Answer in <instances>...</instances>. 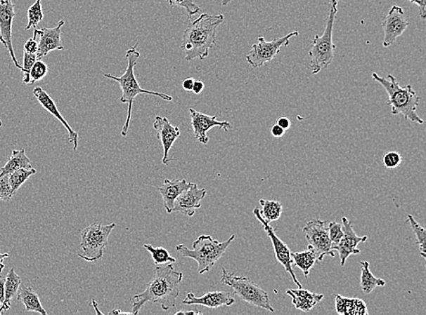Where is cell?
Instances as JSON below:
<instances>
[{
	"instance_id": "cell-1",
	"label": "cell",
	"mask_w": 426,
	"mask_h": 315,
	"mask_svg": "<svg viewBox=\"0 0 426 315\" xmlns=\"http://www.w3.org/2000/svg\"><path fill=\"white\" fill-rule=\"evenodd\" d=\"M182 281L183 274L177 272L172 264L155 267V276L145 291L131 298L133 314H138L147 302L160 304L164 311L176 307Z\"/></svg>"
},
{
	"instance_id": "cell-2",
	"label": "cell",
	"mask_w": 426,
	"mask_h": 315,
	"mask_svg": "<svg viewBox=\"0 0 426 315\" xmlns=\"http://www.w3.org/2000/svg\"><path fill=\"white\" fill-rule=\"evenodd\" d=\"M224 15L201 14L189 25L183 34L181 49L186 53L185 60H205L209 51L217 44V29L224 22Z\"/></svg>"
},
{
	"instance_id": "cell-3",
	"label": "cell",
	"mask_w": 426,
	"mask_h": 315,
	"mask_svg": "<svg viewBox=\"0 0 426 315\" xmlns=\"http://www.w3.org/2000/svg\"><path fill=\"white\" fill-rule=\"evenodd\" d=\"M138 45V43H136L133 48H129V51H127L126 58L127 60V67L126 72L124 73L122 76H115L110 75V74H103V76L107 77V79L114 80V81L118 83V85L120 86L121 91H122L120 102L121 103L129 105L126 123L125 125H124L122 131H121V135H122L123 137H127V132H129L130 121H131L134 100H135L136 95L146 94L160 98L162 100L166 101L173 100V98L171 97V95L164 94V93L147 91V89L142 88L141 86H140L135 76V67L140 58V52L136 49Z\"/></svg>"
},
{
	"instance_id": "cell-4",
	"label": "cell",
	"mask_w": 426,
	"mask_h": 315,
	"mask_svg": "<svg viewBox=\"0 0 426 315\" xmlns=\"http://www.w3.org/2000/svg\"><path fill=\"white\" fill-rule=\"evenodd\" d=\"M373 79L378 82L385 89L388 95L387 105L391 107L392 115H402L404 119L413 123L422 125L424 120L416 113L420 98L413 91L412 86H401L393 75L387 79L382 77L377 73L372 74Z\"/></svg>"
},
{
	"instance_id": "cell-5",
	"label": "cell",
	"mask_w": 426,
	"mask_h": 315,
	"mask_svg": "<svg viewBox=\"0 0 426 315\" xmlns=\"http://www.w3.org/2000/svg\"><path fill=\"white\" fill-rule=\"evenodd\" d=\"M235 239V236L232 234L225 242H219L213 239L209 234H202L193 243L192 249L185 245L176 246V249L183 257L191 258L197 262L198 273L203 274L212 269Z\"/></svg>"
},
{
	"instance_id": "cell-6",
	"label": "cell",
	"mask_w": 426,
	"mask_h": 315,
	"mask_svg": "<svg viewBox=\"0 0 426 315\" xmlns=\"http://www.w3.org/2000/svg\"><path fill=\"white\" fill-rule=\"evenodd\" d=\"M340 0H329L328 17L322 36L316 35L309 51L310 67L313 75L330 66L335 57V46L333 43V29L337 14L338 2Z\"/></svg>"
},
{
	"instance_id": "cell-7",
	"label": "cell",
	"mask_w": 426,
	"mask_h": 315,
	"mask_svg": "<svg viewBox=\"0 0 426 315\" xmlns=\"http://www.w3.org/2000/svg\"><path fill=\"white\" fill-rule=\"evenodd\" d=\"M221 283L230 287L243 301L251 305L273 313L275 309L270 304L269 293L254 283L250 278L238 276L235 274L229 273L225 268H222Z\"/></svg>"
},
{
	"instance_id": "cell-8",
	"label": "cell",
	"mask_w": 426,
	"mask_h": 315,
	"mask_svg": "<svg viewBox=\"0 0 426 315\" xmlns=\"http://www.w3.org/2000/svg\"><path fill=\"white\" fill-rule=\"evenodd\" d=\"M116 224L94 223L81 231L79 257L89 262L101 260L108 246V239Z\"/></svg>"
},
{
	"instance_id": "cell-9",
	"label": "cell",
	"mask_w": 426,
	"mask_h": 315,
	"mask_svg": "<svg viewBox=\"0 0 426 315\" xmlns=\"http://www.w3.org/2000/svg\"><path fill=\"white\" fill-rule=\"evenodd\" d=\"M298 35H299L298 31H293V32L289 33L282 38L273 39L272 41H266L264 36H258L257 44L252 46L251 51L245 55L247 63L253 69L265 66L278 55L283 46H288L290 43V39Z\"/></svg>"
},
{
	"instance_id": "cell-10",
	"label": "cell",
	"mask_w": 426,
	"mask_h": 315,
	"mask_svg": "<svg viewBox=\"0 0 426 315\" xmlns=\"http://www.w3.org/2000/svg\"><path fill=\"white\" fill-rule=\"evenodd\" d=\"M328 224V221L313 219L307 222L303 227L304 236L309 242V248L315 252L317 261L319 262H322L325 256H335V251L329 237Z\"/></svg>"
},
{
	"instance_id": "cell-11",
	"label": "cell",
	"mask_w": 426,
	"mask_h": 315,
	"mask_svg": "<svg viewBox=\"0 0 426 315\" xmlns=\"http://www.w3.org/2000/svg\"><path fill=\"white\" fill-rule=\"evenodd\" d=\"M253 214L256 216L257 220L260 222L261 224L263 225L264 230H265L267 236H269V239H271L276 258L278 259L280 264L285 267V271L290 274L292 279H293L294 283L297 285L298 288H302V285L299 283V281L297 279V276H295L293 269V260H292L291 258L290 249H289L288 246L276 236V230L273 229L269 222H267L266 219L263 217L262 215H261V210L259 208H254Z\"/></svg>"
},
{
	"instance_id": "cell-12",
	"label": "cell",
	"mask_w": 426,
	"mask_h": 315,
	"mask_svg": "<svg viewBox=\"0 0 426 315\" xmlns=\"http://www.w3.org/2000/svg\"><path fill=\"white\" fill-rule=\"evenodd\" d=\"M65 25V20H61L57 25V27L52 29H37L34 27L33 36L37 39V60H42L46 55L54 51H63L64 46L62 44L61 40V29Z\"/></svg>"
},
{
	"instance_id": "cell-13",
	"label": "cell",
	"mask_w": 426,
	"mask_h": 315,
	"mask_svg": "<svg viewBox=\"0 0 426 315\" xmlns=\"http://www.w3.org/2000/svg\"><path fill=\"white\" fill-rule=\"evenodd\" d=\"M409 25L408 21L406 20L404 9L394 5L382 21V27L385 32L382 46L388 48V46L394 45L396 39L403 35Z\"/></svg>"
},
{
	"instance_id": "cell-14",
	"label": "cell",
	"mask_w": 426,
	"mask_h": 315,
	"mask_svg": "<svg viewBox=\"0 0 426 315\" xmlns=\"http://www.w3.org/2000/svg\"><path fill=\"white\" fill-rule=\"evenodd\" d=\"M189 114L191 116V126L194 130V137L197 139L199 143L207 145L209 141V138L207 137V133L211 128H222L225 131H228L233 128L232 123L228 121H217V116H208L206 114L198 112L194 108H189Z\"/></svg>"
},
{
	"instance_id": "cell-15",
	"label": "cell",
	"mask_w": 426,
	"mask_h": 315,
	"mask_svg": "<svg viewBox=\"0 0 426 315\" xmlns=\"http://www.w3.org/2000/svg\"><path fill=\"white\" fill-rule=\"evenodd\" d=\"M342 228L344 231L343 239L335 246V251L339 253L340 265L344 267L350 255H359L361 250L357 248L360 243H366L368 236H359L354 230L353 224L347 217H342Z\"/></svg>"
},
{
	"instance_id": "cell-16",
	"label": "cell",
	"mask_w": 426,
	"mask_h": 315,
	"mask_svg": "<svg viewBox=\"0 0 426 315\" xmlns=\"http://www.w3.org/2000/svg\"><path fill=\"white\" fill-rule=\"evenodd\" d=\"M15 4L12 0H8L4 5H0V42L7 49L17 69L22 70V67L15 58L13 44H12V24H13L15 12Z\"/></svg>"
},
{
	"instance_id": "cell-17",
	"label": "cell",
	"mask_w": 426,
	"mask_h": 315,
	"mask_svg": "<svg viewBox=\"0 0 426 315\" xmlns=\"http://www.w3.org/2000/svg\"><path fill=\"white\" fill-rule=\"evenodd\" d=\"M153 128L157 132V138L160 139L163 146L164 156L162 163L164 165H169L171 161L175 159H170L169 152L176 139L180 137V129L179 126H174L167 117L160 116H155Z\"/></svg>"
},
{
	"instance_id": "cell-18",
	"label": "cell",
	"mask_w": 426,
	"mask_h": 315,
	"mask_svg": "<svg viewBox=\"0 0 426 315\" xmlns=\"http://www.w3.org/2000/svg\"><path fill=\"white\" fill-rule=\"evenodd\" d=\"M207 196V189H199L198 185L193 183L192 187L184 191L177 197L174 203L173 212L192 217L195 214V210L201 208V201Z\"/></svg>"
},
{
	"instance_id": "cell-19",
	"label": "cell",
	"mask_w": 426,
	"mask_h": 315,
	"mask_svg": "<svg viewBox=\"0 0 426 315\" xmlns=\"http://www.w3.org/2000/svg\"><path fill=\"white\" fill-rule=\"evenodd\" d=\"M33 95L34 97L37 98V101L39 102L40 105L65 126V128L67 129L68 133L70 142L72 144L73 150L77 151V147H79V133L74 131L70 123H68L67 120L64 119V116L61 115L57 105H56L54 100H52L51 95H49L44 89L40 88V86H37V88H34Z\"/></svg>"
},
{
	"instance_id": "cell-20",
	"label": "cell",
	"mask_w": 426,
	"mask_h": 315,
	"mask_svg": "<svg viewBox=\"0 0 426 315\" xmlns=\"http://www.w3.org/2000/svg\"><path fill=\"white\" fill-rule=\"evenodd\" d=\"M235 302L232 293L226 291L209 292L195 297L194 293H188L186 297L182 301V304L202 305L210 309H217L223 307H231Z\"/></svg>"
},
{
	"instance_id": "cell-21",
	"label": "cell",
	"mask_w": 426,
	"mask_h": 315,
	"mask_svg": "<svg viewBox=\"0 0 426 315\" xmlns=\"http://www.w3.org/2000/svg\"><path fill=\"white\" fill-rule=\"evenodd\" d=\"M192 185L193 183H189L186 179L175 178L173 180L166 179L164 184L158 187V191H160L164 201V208L166 209L167 214H171L173 212L174 203H175L177 197L192 187Z\"/></svg>"
},
{
	"instance_id": "cell-22",
	"label": "cell",
	"mask_w": 426,
	"mask_h": 315,
	"mask_svg": "<svg viewBox=\"0 0 426 315\" xmlns=\"http://www.w3.org/2000/svg\"><path fill=\"white\" fill-rule=\"evenodd\" d=\"M287 295L292 298L294 307L304 313H309L323 299V295L321 293H312L302 288L288 290Z\"/></svg>"
},
{
	"instance_id": "cell-23",
	"label": "cell",
	"mask_w": 426,
	"mask_h": 315,
	"mask_svg": "<svg viewBox=\"0 0 426 315\" xmlns=\"http://www.w3.org/2000/svg\"><path fill=\"white\" fill-rule=\"evenodd\" d=\"M335 310L339 314L366 315L368 314V307L362 299L347 298L340 295L335 296Z\"/></svg>"
},
{
	"instance_id": "cell-24",
	"label": "cell",
	"mask_w": 426,
	"mask_h": 315,
	"mask_svg": "<svg viewBox=\"0 0 426 315\" xmlns=\"http://www.w3.org/2000/svg\"><path fill=\"white\" fill-rule=\"evenodd\" d=\"M17 300L22 302L27 313L30 311V313H37L42 315L48 314L40 302L39 295L34 291L32 287L22 286L21 283L17 293Z\"/></svg>"
},
{
	"instance_id": "cell-25",
	"label": "cell",
	"mask_w": 426,
	"mask_h": 315,
	"mask_svg": "<svg viewBox=\"0 0 426 315\" xmlns=\"http://www.w3.org/2000/svg\"><path fill=\"white\" fill-rule=\"evenodd\" d=\"M21 283H22V280H21L20 276L15 273L14 268H11V269L9 270L7 276H6L5 300L4 302H3L1 308H0V314L9 310V308L11 307L12 299L17 295Z\"/></svg>"
},
{
	"instance_id": "cell-26",
	"label": "cell",
	"mask_w": 426,
	"mask_h": 315,
	"mask_svg": "<svg viewBox=\"0 0 426 315\" xmlns=\"http://www.w3.org/2000/svg\"><path fill=\"white\" fill-rule=\"evenodd\" d=\"M360 286L365 295H370L376 287H384L387 285L384 279L376 278L370 271V264L368 261L361 262Z\"/></svg>"
},
{
	"instance_id": "cell-27",
	"label": "cell",
	"mask_w": 426,
	"mask_h": 315,
	"mask_svg": "<svg viewBox=\"0 0 426 315\" xmlns=\"http://www.w3.org/2000/svg\"><path fill=\"white\" fill-rule=\"evenodd\" d=\"M21 168H33L32 166H31V160L27 157L24 148H21L20 150H12V154L11 157H9L8 161L2 168V173L0 177L11 174L15 170Z\"/></svg>"
},
{
	"instance_id": "cell-28",
	"label": "cell",
	"mask_w": 426,
	"mask_h": 315,
	"mask_svg": "<svg viewBox=\"0 0 426 315\" xmlns=\"http://www.w3.org/2000/svg\"><path fill=\"white\" fill-rule=\"evenodd\" d=\"M291 258L293 260V264L299 268L306 277L309 276L310 270L312 269L317 261L315 252L309 247L304 252L291 253Z\"/></svg>"
},
{
	"instance_id": "cell-29",
	"label": "cell",
	"mask_w": 426,
	"mask_h": 315,
	"mask_svg": "<svg viewBox=\"0 0 426 315\" xmlns=\"http://www.w3.org/2000/svg\"><path fill=\"white\" fill-rule=\"evenodd\" d=\"M262 210L261 215L269 223L278 220L283 213L282 203L278 201L261 199L259 201Z\"/></svg>"
},
{
	"instance_id": "cell-30",
	"label": "cell",
	"mask_w": 426,
	"mask_h": 315,
	"mask_svg": "<svg viewBox=\"0 0 426 315\" xmlns=\"http://www.w3.org/2000/svg\"><path fill=\"white\" fill-rule=\"evenodd\" d=\"M36 173L37 170L35 168H21L15 170V171L8 175L9 185H11L12 193L14 196L17 194L18 190L22 187L25 182L29 180L30 177H32Z\"/></svg>"
},
{
	"instance_id": "cell-31",
	"label": "cell",
	"mask_w": 426,
	"mask_h": 315,
	"mask_svg": "<svg viewBox=\"0 0 426 315\" xmlns=\"http://www.w3.org/2000/svg\"><path fill=\"white\" fill-rule=\"evenodd\" d=\"M144 248L150 253L155 264H174V262H176V259L170 255V253L166 248H164V247H154L146 243Z\"/></svg>"
},
{
	"instance_id": "cell-32",
	"label": "cell",
	"mask_w": 426,
	"mask_h": 315,
	"mask_svg": "<svg viewBox=\"0 0 426 315\" xmlns=\"http://www.w3.org/2000/svg\"><path fill=\"white\" fill-rule=\"evenodd\" d=\"M407 222L411 225L413 233L415 234L416 242L419 246L420 253L422 258L426 259V231L425 228L419 224L413 216L411 215H407Z\"/></svg>"
},
{
	"instance_id": "cell-33",
	"label": "cell",
	"mask_w": 426,
	"mask_h": 315,
	"mask_svg": "<svg viewBox=\"0 0 426 315\" xmlns=\"http://www.w3.org/2000/svg\"><path fill=\"white\" fill-rule=\"evenodd\" d=\"M43 18H44V14L42 11L41 0H36V2L27 11L29 23L27 25L26 30L37 27V25L41 22Z\"/></svg>"
},
{
	"instance_id": "cell-34",
	"label": "cell",
	"mask_w": 426,
	"mask_h": 315,
	"mask_svg": "<svg viewBox=\"0 0 426 315\" xmlns=\"http://www.w3.org/2000/svg\"><path fill=\"white\" fill-rule=\"evenodd\" d=\"M49 72L48 65L41 60H37L30 70V85L44 79Z\"/></svg>"
},
{
	"instance_id": "cell-35",
	"label": "cell",
	"mask_w": 426,
	"mask_h": 315,
	"mask_svg": "<svg viewBox=\"0 0 426 315\" xmlns=\"http://www.w3.org/2000/svg\"><path fill=\"white\" fill-rule=\"evenodd\" d=\"M171 8L180 7L186 9L188 18L197 15L200 12V8L194 2V0H167Z\"/></svg>"
},
{
	"instance_id": "cell-36",
	"label": "cell",
	"mask_w": 426,
	"mask_h": 315,
	"mask_svg": "<svg viewBox=\"0 0 426 315\" xmlns=\"http://www.w3.org/2000/svg\"><path fill=\"white\" fill-rule=\"evenodd\" d=\"M37 60V54H29L24 52L23 67L21 72L23 73V84L30 85V70Z\"/></svg>"
},
{
	"instance_id": "cell-37",
	"label": "cell",
	"mask_w": 426,
	"mask_h": 315,
	"mask_svg": "<svg viewBox=\"0 0 426 315\" xmlns=\"http://www.w3.org/2000/svg\"><path fill=\"white\" fill-rule=\"evenodd\" d=\"M328 232L329 237H330L333 243V248L335 250V246H337L338 243L343 239V228H342V224L337 223V222H329Z\"/></svg>"
},
{
	"instance_id": "cell-38",
	"label": "cell",
	"mask_w": 426,
	"mask_h": 315,
	"mask_svg": "<svg viewBox=\"0 0 426 315\" xmlns=\"http://www.w3.org/2000/svg\"><path fill=\"white\" fill-rule=\"evenodd\" d=\"M402 156L396 151H391L382 157V163H384L385 168L387 169L397 168L402 163Z\"/></svg>"
},
{
	"instance_id": "cell-39",
	"label": "cell",
	"mask_w": 426,
	"mask_h": 315,
	"mask_svg": "<svg viewBox=\"0 0 426 315\" xmlns=\"http://www.w3.org/2000/svg\"><path fill=\"white\" fill-rule=\"evenodd\" d=\"M14 196L9 185L8 175L0 177V200L9 201Z\"/></svg>"
},
{
	"instance_id": "cell-40",
	"label": "cell",
	"mask_w": 426,
	"mask_h": 315,
	"mask_svg": "<svg viewBox=\"0 0 426 315\" xmlns=\"http://www.w3.org/2000/svg\"><path fill=\"white\" fill-rule=\"evenodd\" d=\"M37 48H39V45H37V39L33 36L32 39H27L25 43L24 52L29 54H37Z\"/></svg>"
},
{
	"instance_id": "cell-41",
	"label": "cell",
	"mask_w": 426,
	"mask_h": 315,
	"mask_svg": "<svg viewBox=\"0 0 426 315\" xmlns=\"http://www.w3.org/2000/svg\"><path fill=\"white\" fill-rule=\"evenodd\" d=\"M409 1L418 6L420 17L425 18L426 15V0H409Z\"/></svg>"
},
{
	"instance_id": "cell-42",
	"label": "cell",
	"mask_w": 426,
	"mask_h": 315,
	"mask_svg": "<svg viewBox=\"0 0 426 315\" xmlns=\"http://www.w3.org/2000/svg\"><path fill=\"white\" fill-rule=\"evenodd\" d=\"M285 132V129H283L281 126L278 125V123H276V125L272 126L271 134L273 138H279L284 137Z\"/></svg>"
},
{
	"instance_id": "cell-43",
	"label": "cell",
	"mask_w": 426,
	"mask_h": 315,
	"mask_svg": "<svg viewBox=\"0 0 426 315\" xmlns=\"http://www.w3.org/2000/svg\"><path fill=\"white\" fill-rule=\"evenodd\" d=\"M5 281L6 277L0 276V308L5 300Z\"/></svg>"
},
{
	"instance_id": "cell-44",
	"label": "cell",
	"mask_w": 426,
	"mask_h": 315,
	"mask_svg": "<svg viewBox=\"0 0 426 315\" xmlns=\"http://www.w3.org/2000/svg\"><path fill=\"white\" fill-rule=\"evenodd\" d=\"M279 126H281L283 129L285 130H288V129L290 128L291 121L288 117H279L278 119V122H276Z\"/></svg>"
},
{
	"instance_id": "cell-45",
	"label": "cell",
	"mask_w": 426,
	"mask_h": 315,
	"mask_svg": "<svg viewBox=\"0 0 426 315\" xmlns=\"http://www.w3.org/2000/svg\"><path fill=\"white\" fill-rule=\"evenodd\" d=\"M195 79L192 77H188L182 81V88L186 91H192L193 86H194Z\"/></svg>"
},
{
	"instance_id": "cell-46",
	"label": "cell",
	"mask_w": 426,
	"mask_h": 315,
	"mask_svg": "<svg viewBox=\"0 0 426 315\" xmlns=\"http://www.w3.org/2000/svg\"><path fill=\"white\" fill-rule=\"evenodd\" d=\"M205 84L201 80H195L194 86H193L192 91L195 94L199 95L202 91H204Z\"/></svg>"
},
{
	"instance_id": "cell-47",
	"label": "cell",
	"mask_w": 426,
	"mask_h": 315,
	"mask_svg": "<svg viewBox=\"0 0 426 315\" xmlns=\"http://www.w3.org/2000/svg\"><path fill=\"white\" fill-rule=\"evenodd\" d=\"M8 254H1V253H0V273H2L5 268V264L3 261H4V259L8 258Z\"/></svg>"
},
{
	"instance_id": "cell-48",
	"label": "cell",
	"mask_w": 426,
	"mask_h": 315,
	"mask_svg": "<svg viewBox=\"0 0 426 315\" xmlns=\"http://www.w3.org/2000/svg\"><path fill=\"white\" fill-rule=\"evenodd\" d=\"M175 314L176 315H179V314L202 315L203 314H202L201 311H176V313Z\"/></svg>"
},
{
	"instance_id": "cell-49",
	"label": "cell",
	"mask_w": 426,
	"mask_h": 315,
	"mask_svg": "<svg viewBox=\"0 0 426 315\" xmlns=\"http://www.w3.org/2000/svg\"><path fill=\"white\" fill-rule=\"evenodd\" d=\"M110 314H133V311H122L120 310H118V309H115V310L111 311Z\"/></svg>"
},
{
	"instance_id": "cell-50",
	"label": "cell",
	"mask_w": 426,
	"mask_h": 315,
	"mask_svg": "<svg viewBox=\"0 0 426 315\" xmlns=\"http://www.w3.org/2000/svg\"><path fill=\"white\" fill-rule=\"evenodd\" d=\"M92 304H93V307H95L96 313L98 314H102L101 311H99L98 305V304H96V302L94 300V299H93V300H92Z\"/></svg>"
},
{
	"instance_id": "cell-51",
	"label": "cell",
	"mask_w": 426,
	"mask_h": 315,
	"mask_svg": "<svg viewBox=\"0 0 426 315\" xmlns=\"http://www.w3.org/2000/svg\"><path fill=\"white\" fill-rule=\"evenodd\" d=\"M231 1H232V0H222V6H224V7H225V6H228L229 4V3Z\"/></svg>"
},
{
	"instance_id": "cell-52",
	"label": "cell",
	"mask_w": 426,
	"mask_h": 315,
	"mask_svg": "<svg viewBox=\"0 0 426 315\" xmlns=\"http://www.w3.org/2000/svg\"><path fill=\"white\" fill-rule=\"evenodd\" d=\"M8 1V0H0V5H4Z\"/></svg>"
},
{
	"instance_id": "cell-53",
	"label": "cell",
	"mask_w": 426,
	"mask_h": 315,
	"mask_svg": "<svg viewBox=\"0 0 426 315\" xmlns=\"http://www.w3.org/2000/svg\"><path fill=\"white\" fill-rule=\"evenodd\" d=\"M2 126H3V123H2L1 120H0V128H1Z\"/></svg>"
},
{
	"instance_id": "cell-54",
	"label": "cell",
	"mask_w": 426,
	"mask_h": 315,
	"mask_svg": "<svg viewBox=\"0 0 426 315\" xmlns=\"http://www.w3.org/2000/svg\"><path fill=\"white\" fill-rule=\"evenodd\" d=\"M2 173V168H0V175H1Z\"/></svg>"
}]
</instances>
